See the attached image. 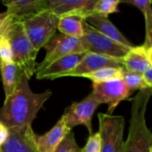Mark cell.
Masks as SVG:
<instances>
[{
	"mask_svg": "<svg viewBox=\"0 0 152 152\" xmlns=\"http://www.w3.org/2000/svg\"><path fill=\"white\" fill-rule=\"evenodd\" d=\"M29 80L23 74L15 92L6 98L0 108V121L8 130L31 125L39 111L52 96L50 90L42 93L33 92L30 88Z\"/></svg>",
	"mask_w": 152,
	"mask_h": 152,
	"instance_id": "obj_1",
	"label": "cell"
},
{
	"mask_svg": "<svg viewBox=\"0 0 152 152\" xmlns=\"http://www.w3.org/2000/svg\"><path fill=\"white\" fill-rule=\"evenodd\" d=\"M1 27L6 32L13 52V62L18 64L29 79L36 72L38 51L33 48L24 31L21 17L7 15Z\"/></svg>",
	"mask_w": 152,
	"mask_h": 152,
	"instance_id": "obj_2",
	"label": "cell"
},
{
	"mask_svg": "<svg viewBox=\"0 0 152 152\" xmlns=\"http://www.w3.org/2000/svg\"><path fill=\"white\" fill-rule=\"evenodd\" d=\"M151 94V89H143L132 99L129 134L124 143L123 152L152 151V132L148 129L145 120L146 109Z\"/></svg>",
	"mask_w": 152,
	"mask_h": 152,
	"instance_id": "obj_3",
	"label": "cell"
},
{
	"mask_svg": "<svg viewBox=\"0 0 152 152\" xmlns=\"http://www.w3.org/2000/svg\"><path fill=\"white\" fill-rule=\"evenodd\" d=\"M21 19L26 35L38 52L56 34L59 22V17L48 10H42Z\"/></svg>",
	"mask_w": 152,
	"mask_h": 152,
	"instance_id": "obj_4",
	"label": "cell"
},
{
	"mask_svg": "<svg viewBox=\"0 0 152 152\" xmlns=\"http://www.w3.org/2000/svg\"><path fill=\"white\" fill-rule=\"evenodd\" d=\"M83 29L84 33L83 37L80 38V40L85 52L96 53L116 59H122L133 48L112 40L91 26L86 21H84Z\"/></svg>",
	"mask_w": 152,
	"mask_h": 152,
	"instance_id": "obj_5",
	"label": "cell"
},
{
	"mask_svg": "<svg viewBox=\"0 0 152 152\" xmlns=\"http://www.w3.org/2000/svg\"><path fill=\"white\" fill-rule=\"evenodd\" d=\"M100 152H123L124 118L121 115L99 113Z\"/></svg>",
	"mask_w": 152,
	"mask_h": 152,
	"instance_id": "obj_6",
	"label": "cell"
},
{
	"mask_svg": "<svg viewBox=\"0 0 152 152\" xmlns=\"http://www.w3.org/2000/svg\"><path fill=\"white\" fill-rule=\"evenodd\" d=\"M43 48L47 51L46 56L40 64H37L36 72L40 71L48 64L61 57L85 53L80 39L69 37L62 33H56Z\"/></svg>",
	"mask_w": 152,
	"mask_h": 152,
	"instance_id": "obj_7",
	"label": "cell"
},
{
	"mask_svg": "<svg viewBox=\"0 0 152 152\" xmlns=\"http://www.w3.org/2000/svg\"><path fill=\"white\" fill-rule=\"evenodd\" d=\"M99 103L96 99L92 92H91L86 98L79 102H73L68 107L65 108L62 117L64 118L66 126L72 131V129L77 125H84L90 134L92 133L91 119L93 114Z\"/></svg>",
	"mask_w": 152,
	"mask_h": 152,
	"instance_id": "obj_8",
	"label": "cell"
},
{
	"mask_svg": "<svg viewBox=\"0 0 152 152\" xmlns=\"http://www.w3.org/2000/svg\"><path fill=\"white\" fill-rule=\"evenodd\" d=\"M92 90V93L98 102L108 106L107 114L109 115H112L118 104L127 99L132 92L122 79L103 83H93Z\"/></svg>",
	"mask_w": 152,
	"mask_h": 152,
	"instance_id": "obj_9",
	"label": "cell"
},
{
	"mask_svg": "<svg viewBox=\"0 0 152 152\" xmlns=\"http://www.w3.org/2000/svg\"><path fill=\"white\" fill-rule=\"evenodd\" d=\"M99 0H44V10L57 17L79 16L86 19L94 14Z\"/></svg>",
	"mask_w": 152,
	"mask_h": 152,
	"instance_id": "obj_10",
	"label": "cell"
},
{
	"mask_svg": "<svg viewBox=\"0 0 152 152\" xmlns=\"http://www.w3.org/2000/svg\"><path fill=\"white\" fill-rule=\"evenodd\" d=\"M36 133L31 125L9 130V137L0 147L1 152H39L35 141Z\"/></svg>",
	"mask_w": 152,
	"mask_h": 152,
	"instance_id": "obj_11",
	"label": "cell"
},
{
	"mask_svg": "<svg viewBox=\"0 0 152 152\" xmlns=\"http://www.w3.org/2000/svg\"><path fill=\"white\" fill-rule=\"evenodd\" d=\"M107 67H115V68L123 67L121 59H116L105 55L86 52L81 62L72 71L67 72L64 75V77L65 76L81 77L83 74L92 72L97 70L107 68Z\"/></svg>",
	"mask_w": 152,
	"mask_h": 152,
	"instance_id": "obj_12",
	"label": "cell"
},
{
	"mask_svg": "<svg viewBox=\"0 0 152 152\" xmlns=\"http://www.w3.org/2000/svg\"><path fill=\"white\" fill-rule=\"evenodd\" d=\"M85 53L69 55L52 62L40 71L35 72L36 78L38 80H56L57 78L64 77L67 72L72 71L81 62Z\"/></svg>",
	"mask_w": 152,
	"mask_h": 152,
	"instance_id": "obj_13",
	"label": "cell"
},
{
	"mask_svg": "<svg viewBox=\"0 0 152 152\" xmlns=\"http://www.w3.org/2000/svg\"><path fill=\"white\" fill-rule=\"evenodd\" d=\"M71 132L61 117L55 126L43 135H35V141L39 152H54L60 142Z\"/></svg>",
	"mask_w": 152,
	"mask_h": 152,
	"instance_id": "obj_14",
	"label": "cell"
},
{
	"mask_svg": "<svg viewBox=\"0 0 152 152\" xmlns=\"http://www.w3.org/2000/svg\"><path fill=\"white\" fill-rule=\"evenodd\" d=\"M85 21L92 26L94 29H96L98 31L105 35L106 37L111 39L112 40L132 48L133 45L119 31V30L109 21L108 17H103L98 15H90L85 19Z\"/></svg>",
	"mask_w": 152,
	"mask_h": 152,
	"instance_id": "obj_15",
	"label": "cell"
},
{
	"mask_svg": "<svg viewBox=\"0 0 152 152\" xmlns=\"http://www.w3.org/2000/svg\"><path fill=\"white\" fill-rule=\"evenodd\" d=\"M0 72L6 98H7L15 92L25 73L23 69L13 61L0 62Z\"/></svg>",
	"mask_w": 152,
	"mask_h": 152,
	"instance_id": "obj_16",
	"label": "cell"
},
{
	"mask_svg": "<svg viewBox=\"0 0 152 152\" xmlns=\"http://www.w3.org/2000/svg\"><path fill=\"white\" fill-rule=\"evenodd\" d=\"M124 69L128 72L143 74L151 65L148 60L145 47H133L126 56L121 59Z\"/></svg>",
	"mask_w": 152,
	"mask_h": 152,
	"instance_id": "obj_17",
	"label": "cell"
},
{
	"mask_svg": "<svg viewBox=\"0 0 152 152\" xmlns=\"http://www.w3.org/2000/svg\"><path fill=\"white\" fill-rule=\"evenodd\" d=\"M7 15L25 17L44 10V0H1Z\"/></svg>",
	"mask_w": 152,
	"mask_h": 152,
	"instance_id": "obj_18",
	"label": "cell"
},
{
	"mask_svg": "<svg viewBox=\"0 0 152 152\" xmlns=\"http://www.w3.org/2000/svg\"><path fill=\"white\" fill-rule=\"evenodd\" d=\"M84 21L85 19L79 16L61 17L59 18L57 30L59 33H62L64 35L80 39L84 33Z\"/></svg>",
	"mask_w": 152,
	"mask_h": 152,
	"instance_id": "obj_19",
	"label": "cell"
},
{
	"mask_svg": "<svg viewBox=\"0 0 152 152\" xmlns=\"http://www.w3.org/2000/svg\"><path fill=\"white\" fill-rule=\"evenodd\" d=\"M124 68H115V67H107L97 70L92 72L83 74L81 77L88 78L93 83H103L111 80L122 79L123 78Z\"/></svg>",
	"mask_w": 152,
	"mask_h": 152,
	"instance_id": "obj_20",
	"label": "cell"
},
{
	"mask_svg": "<svg viewBox=\"0 0 152 152\" xmlns=\"http://www.w3.org/2000/svg\"><path fill=\"white\" fill-rule=\"evenodd\" d=\"M122 80L131 91H135V90L140 91L143 89H149L147 83H145L143 74L128 72L125 69H124Z\"/></svg>",
	"mask_w": 152,
	"mask_h": 152,
	"instance_id": "obj_21",
	"label": "cell"
},
{
	"mask_svg": "<svg viewBox=\"0 0 152 152\" xmlns=\"http://www.w3.org/2000/svg\"><path fill=\"white\" fill-rule=\"evenodd\" d=\"M119 4L120 0H99L95 6L93 15L108 17L109 15L118 12Z\"/></svg>",
	"mask_w": 152,
	"mask_h": 152,
	"instance_id": "obj_22",
	"label": "cell"
},
{
	"mask_svg": "<svg viewBox=\"0 0 152 152\" xmlns=\"http://www.w3.org/2000/svg\"><path fill=\"white\" fill-rule=\"evenodd\" d=\"M13 61V52L8 38L0 27V62H11Z\"/></svg>",
	"mask_w": 152,
	"mask_h": 152,
	"instance_id": "obj_23",
	"label": "cell"
},
{
	"mask_svg": "<svg viewBox=\"0 0 152 152\" xmlns=\"http://www.w3.org/2000/svg\"><path fill=\"white\" fill-rule=\"evenodd\" d=\"M146 23V39L144 43L145 48H152V8L151 6L148 7L143 14Z\"/></svg>",
	"mask_w": 152,
	"mask_h": 152,
	"instance_id": "obj_24",
	"label": "cell"
},
{
	"mask_svg": "<svg viewBox=\"0 0 152 152\" xmlns=\"http://www.w3.org/2000/svg\"><path fill=\"white\" fill-rule=\"evenodd\" d=\"M82 152H100V137L99 132L90 134L86 145L82 148Z\"/></svg>",
	"mask_w": 152,
	"mask_h": 152,
	"instance_id": "obj_25",
	"label": "cell"
},
{
	"mask_svg": "<svg viewBox=\"0 0 152 152\" xmlns=\"http://www.w3.org/2000/svg\"><path fill=\"white\" fill-rule=\"evenodd\" d=\"M76 145H77V143H76V141H75L74 134L71 131L65 136V138L60 142V144L57 146V148H56V150L54 152H69Z\"/></svg>",
	"mask_w": 152,
	"mask_h": 152,
	"instance_id": "obj_26",
	"label": "cell"
},
{
	"mask_svg": "<svg viewBox=\"0 0 152 152\" xmlns=\"http://www.w3.org/2000/svg\"><path fill=\"white\" fill-rule=\"evenodd\" d=\"M130 4L133 7H137L142 14H144L146 8L151 4L149 3L148 0H120V4Z\"/></svg>",
	"mask_w": 152,
	"mask_h": 152,
	"instance_id": "obj_27",
	"label": "cell"
},
{
	"mask_svg": "<svg viewBox=\"0 0 152 152\" xmlns=\"http://www.w3.org/2000/svg\"><path fill=\"white\" fill-rule=\"evenodd\" d=\"M9 137L8 128L0 121V147H2Z\"/></svg>",
	"mask_w": 152,
	"mask_h": 152,
	"instance_id": "obj_28",
	"label": "cell"
},
{
	"mask_svg": "<svg viewBox=\"0 0 152 152\" xmlns=\"http://www.w3.org/2000/svg\"><path fill=\"white\" fill-rule=\"evenodd\" d=\"M143 77L148 87L152 90V66L147 69V71L143 73Z\"/></svg>",
	"mask_w": 152,
	"mask_h": 152,
	"instance_id": "obj_29",
	"label": "cell"
},
{
	"mask_svg": "<svg viewBox=\"0 0 152 152\" xmlns=\"http://www.w3.org/2000/svg\"><path fill=\"white\" fill-rule=\"evenodd\" d=\"M146 53H147L148 60V62H149L150 65L152 66V48H146Z\"/></svg>",
	"mask_w": 152,
	"mask_h": 152,
	"instance_id": "obj_30",
	"label": "cell"
},
{
	"mask_svg": "<svg viewBox=\"0 0 152 152\" xmlns=\"http://www.w3.org/2000/svg\"><path fill=\"white\" fill-rule=\"evenodd\" d=\"M69 152H82V148L78 146V145H76L74 148H72Z\"/></svg>",
	"mask_w": 152,
	"mask_h": 152,
	"instance_id": "obj_31",
	"label": "cell"
},
{
	"mask_svg": "<svg viewBox=\"0 0 152 152\" xmlns=\"http://www.w3.org/2000/svg\"><path fill=\"white\" fill-rule=\"evenodd\" d=\"M7 15V12L6 13H0V26H1V24H2V23H3V21Z\"/></svg>",
	"mask_w": 152,
	"mask_h": 152,
	"instance_id": "obj_32",
	"label": "cell"
},
{
	"mask_svg": "<svg viewBox=\"0 0 152 152\" xmlns=\"http://www.w3.org/2000/svg\"><path fill=\"white\" fill-rule=\"evenodd\" d=\"M148 1H149V3H150V4L152 3V0H148Z\"/></svg>",
	"mask_w": 152,
	"mask_h": 152,
	"instance_id": "obj_33",
	"label": "cell"
},
{
	"mask_svg": "<svg viewBox=\"0 0 152 152\" xmlns=\"http://www.w3.org/2000/svg\"><path fill=\"white\" fill-rule=\"evenodd\" d=\"M0 152H1V148H0Z\"/></svg>",
	"mask_w": 152,
	"mask_h": 152,
	"instance_id": "obj_34",
	"label": "cell"
},
{
	"mask_svg": "<svg viewBox=\"0 0 152 152\" xmlns=\"http://www.w3.org/2000/svg\"><path fill=\"white\" fill-rule=\"evenodd\" d=\"M151 91H152V90H151Z\"/></svg>",
	"mask_w": 152,
	"mask_h": 152,
	"instance_id": "obj_35",
	"label": "cell"
},
{
	"mask_svg": "<svg viewBox=\"0 0 152 152\" xmlns=\"http://www.w3.org/2000/svg\"><path fill=\"white\" fill-rule=\"evenodd\" d=\"M151 152H152V151H151Z\"/></svg>",
	"mask_w": 152,
	"mask_h": 152,
	"instance_id": "obj_36",
	"label": "cell"
}]
</instances>
